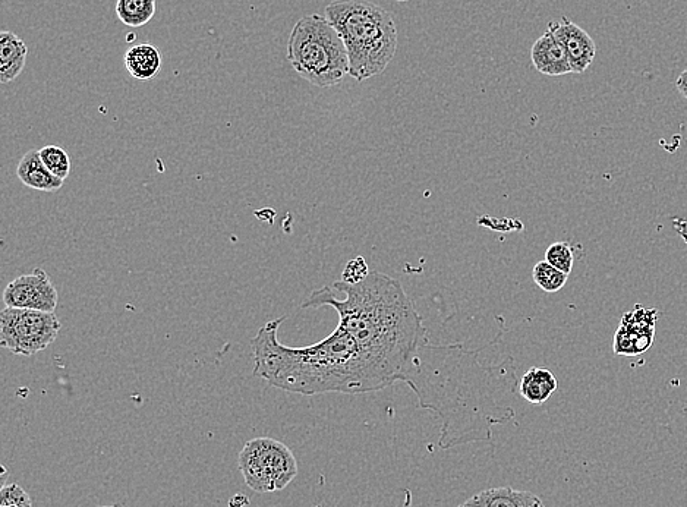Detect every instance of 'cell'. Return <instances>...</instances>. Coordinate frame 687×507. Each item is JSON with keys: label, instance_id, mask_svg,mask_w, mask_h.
I'll list each match as a JSON object with an SVG mask.
<instances>
[{"label": "cell", "instance_id": "cell-1", "mask_svg": "<svg viewBox=\"0 0 687 507\" xmlns=\"http://www.w3.org/2000/svg\"><path fill=\"white\" fill-rule=\"evenodd\" d=\"M333 288L345 298H336L332 288L324 286L302 307H332L339 316V326L386 379L392 384L405 381L427 330L402 283L384 273L371 272L361 282L340 280Z\"/></svg>", "mask_w": 687, "mask_h": 507}, {"label": "cell", "instance_id": "cell-2", "mask_svg": "<svg viewBox=\"0 0 687 507\" xmlns=\"http://www.w3.org/2000/svg\"><path fill=\"white\" fill-rule=\"evenodd\" d=\"M285 320L269 321L251 340L255 376L271 386L305 396L359 395L392 386L342 327L314 345L291 348L277 340Z\"/></svg>", "mask_w": 687, "mask_h": 507}, {"label": "cell", "instance_id": "cell-3", "mask_svg": "<svg viewBox=\"0 0 687 507\" xmlns=\"http://www.w3.org/2000/svg\"><path fill=\"white\" fill-rule=\"evenodd\" d=\"M342 37L349 56V75L370 80L386 71L397 52L399 33L392 12L370 0H333L326 15Z\"/></svg>", "mask_w": 687, "mask_h": 507}, {"label": "cell", "instance_id": "cell-4", "mask_svg": "<svg viewBox=\"0 0 687 507\" xmlns=\"http://www.w3.org/2000/svg\"><path fill=\"white\" fill-rule=\"evenodd\" d=\"M288 59L315 87H333L349 75L345 43L332 22L321 15H307L296 22L288 40Z\"/></svg>", "mask_w": 687, "mask_h": 507}, {"label": "cell", "instance_id": "cell-5", "mask_svg": "<svg viewBox=\"0 0 687 507\" xmlns=\"http://www.w3.org/2000/svg\"><path fill=\"white\" fill-rule=\"evenodd\" d=\"M239 469L251 490L271 493L283 490L295 480L298 462L286 444L260 437L245 444L239 453Z\"/></svg>", "mask_w": 687, "mask_h": 507}, {"label": "cell", "instance_id": "cell-6", "mask_svg": "<svg viewBox=\"0 0 687 507\" xmlns=\"http://www.w3.org/2000/svg\"><path fill=\"white\" fill-rule=\"evenodd\" d=\"M61 321L55 313L9 308L0 313V343L15 355L33 357L58 339Z\"/></svg>", "mask_w": 687, "mask_h": 507}, {"label": "cell", "instance_id": "cell-7", "mask_svg": "<svg viewBox=\"0 0 687 507\" xmlns=\"http://www.w3.org/2000/svg\"><path fill=\"white\" fill-rule=\"evenodd\" d=\"M3 301L9 308L55 313L59 292L43 269H34L30 275L17 277L6 286Z\"/></svg>", "mask_w": 687, "mask_h": 507}, {"label": "cell", "instance_id": "cell-8", "mask_svg": "<svg viewBox=\"0 0 687 507\" xmlns=\"http://www.w3.org/2000/svg\"><path fill=\"white\" fill-rule=\"evenodd\" d=\"M655 321L657 311L645 310L641 305L627 313L614 336V352L635 357L648 351L654 343Z\"/></svg>", "mask_w": 687, "mask_h": 507}, {"label": "cell", "instance_id": "cell-9", "mask_svg": "<svg viewBox=\"0 0 687 507\" xmlns=\"http://www.w3.org/2000/svg\"><path fill=\"white\" fill-rule=\"evenodd\" d=\"M548 31L562 44L572 74H582L592 65L597 55V46L583 28L564 17L560 21L550 22Z\"/></svg>", "mask_w": 687, "mask_h": 507}, {"label": "cell", "instance_id": "cell-10", "mask_svg": "<svg viewBox=\"0 0 687 507\" xmlns=\"http://www.w3.org/2000/svg\"><path fill=\"white\" fill-rule=\"evenodd\" d=\"M531 59L535 69L548 77L572 74L569 59L562 44L557 42L556 37L548 30L532 46Z\"/></svg>", "mask_w": 687, "mask_h": 507}, {"label": "cell", "instance_id": "cell-11", "mask_svg": "<svg viewBox=\"0 0 687 507\" xmlns=\"http://www.w3.org/2000/svg\"><path fill=\"white\" fill-rule=\"evenodd\" d=\"M459 507H545L537 494L512 487L487 488Z\"/></svg>", "mask_w": 687, "mask_h": 507}, {"label": "cell", "instance_id": "cell-12", "mask_svg": "<svg viewBox=\"0 0 687 507\" xmlns=\"http://www.w3.org/2000/svg\"><path fill=\"white\" fill-rule=\"evenodd\" d=\"M17 176L31 190L56 192L63 187L62 179L53 175L44 165L40 150H30L24 154L17 168Z\"/></svg>", "mask_w": 687, "mask_h": 507}, {"label": "cell", "instance_id": "cell-13", "mask_svg": "<svg viewBox=\"0 0 687 507\" xmlns=\"http://www.w3.org/2000/svg\"><path fill=\"white\" fill-rule=\"evenodd\" d=\"M27 55V44L17 34L11 31L0 33V83L9 84L20 77Z\"/></svg>", "mask_w": 687, "mask_h": 507}, {"label": "cell", "instance_id": "cell-14", "mask_svg": "<svg viewBox=\"0 0 687 507\" xmlns=\"http://www.w3.org/2000/svg\"><path fill=\"white\" fill-rule=\"evenodd\" d=\"M559 383L553 371L548 368L532 367L526 371L519 383V393L526 402L541 405L547 402L556 392Z\"/></svg>", "mask_w": 687, "mask_h": 507}, {"label": "cell", "instance_id": "cell-15", "mask_svg": "<svg viewBox=\"0 0 687 507\" xmlns=\"http://www.w3.org/2000/svg\"><path fill=\"white\" fill-rule=\"evenodd\" d=\"M125 66L137 80H153L162 68V55L151 44H137L125 53Z\"/></svg>", "mask_w": 687, "mask_h": 507}, {"label": "cell", "instance_id": "cell-16", "mask_svg": "<svg viewBox=\"0 0 687 507\" xmlns=\"http://www.w3.org/2000/svg\"><path fill=\"white\" fill-rule=\"evenodd\" d=\"M156 6V0H118L116 14L122 24L138 28L153 20Z\"/></svg>", "mask_w": 687, "mask_h": 507}, {"label": "cell", "instance_id": "cell-17", "mask_svg": "<svg viewBox=\"0 0 687 507\" xmlns=\"http://www.w3.org/2000/svg\"><path fill=\"white\" fill-rule=\"evenodd\" d=\"M532 279L537 283L538 288L542 291L547 292V294H554V292H559L566 285L569 275L560 272L556 267L551 266L548 261H540V263L535 264L534 270H532Z\"/></svg>", "mask_w": 687, "mask_h": 507}, {"label": "cell", "instance_id": "cell-18", "mask_svg": "<svg viewBox=\"0 0 687 507\" xmlns=\"http://www.w3.org/2000/svg\"><path fill=\"white\" fill-rule=\"evenodd\" d=\"M40 157L53 175L58 176L62 181L68 178L69 173H71V157L62 147L46 146L40 148Z\"/></svg>", "mask_w": 687, "mask_h": 507}, {"label": "cell", "instance_id": "cell-19", "mask_svg": "<svg viewBox=\"0 0 687 507\" xmlns=\"http://www.w3.org/2000/svg\"><path fill=\"white\" fill-rule=\"evenodd\" d=\"M545 261L559 269L560 272L570 275L573 270V264H575V254H573L572 247L567 242H554L548 248L547 253H545Z\"/></svg>", "mask_w": 687, "mask_h": 507}, {"label": "cell", "instance_id": "cell-20", "mask_svg": "<svg viewBox=\"0 0 687 507\" xmlns=\"http://www.w3.org/2000/svg\"><path fill=\"white\" fill-rule=\"evenodd\" d=\"M0 507H33L30 494L18 484L2 487Z\"/></svg>", "mask_w": 687, "mask_h": 507}, {"label": "cell", "instance_id": "cell-21", "mask_svg": "<svg viewBox=\"0 0 687 507\" xmlns=\"http://www.w3.org/2000/svg\"><path fill=\"white\" fill-rule=\"evenodd\" d=\"M368 275L370 272H368L367 261L364 260V257H356L346 264L345 269H343L342 280L346 283H358Z\"/></svg>", "mask_w": 687, "mask_h": 507}, {"label": "cell", "instance_id": "cell-22", "mask_svg": "<svg viewBox=\"0 0 687 507\" xmlns=\"http://www.w3.org/2000/svg\"><path fill=\"white\" fill-rule=\"evenodd\" d=\"M676 88L680 94L687 100V69L679 75L676 81Z\"/></svg>", "mask_w": 687, "mask_h": 507}, {"label": "cell", "instance_id": "cell-23", "mask_svg": "<svg viewBox=\"0 0 687 507\" xmlns=\"http://www.w3.org/2000/svg\"><path fill=\"white\" fill-rule=\"evenodd\" d=\"M396 2H409V0H396Z\"/></svg>", "mask_w": 687, "mask_h": 507}, {"label": "cell", "instance_id": "cell-24", "mask_svg": "<svg viewBox=\"0 0 687 507\" xmlns=\"http://www.w3.org/2000/svg\"><path fill=\"white\" fill-rule=\"evenodd\" d=\"M102 507H116V506H102Z\"/></svg>", "mask_w": 687, "mask_h": 507}]
</instances>
